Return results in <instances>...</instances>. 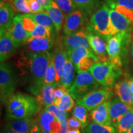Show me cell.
I'll return each instance as SVG.
<instances>
[{
  "label": "cell",
  "mask_w": 133,
  "mask_h": 133,
  "mask_svg": "<svg viewBox=\"0 0 133 133\" xmlns=\"http://www.w3.org/2000/svg\"><path fill=\"white\" fill-rule=\"evenodd\" d=\"M55 105L59 108L61 110L65 112H70L75 106L74 98L71 97L69 92L66 93L61 99H56Z\"/></svg>",
  "instance_id": "4dcf8cb0"
},
{
  "label": "cell",
  "mask_w": 133,
  "mask_h": 133,
  "mask_svg": "<svg viewBox=\"0 0 133 133\" xmlns=\"http://www.w3.org/2000/svg\"><path fill=\"white\" fill-rule=\"evenodd\" d=\"M109 14L112 24L117 33L131 31V29L133 28V24L125 16L110 8Z\"/></svg>",
  "instance_id": "d6986e66"
},
{
  "label": "cell",
  "mask_w": 133,
  "mask_h": 133,
  "mask_svg": "<svg viewBox=\"0 0 133 133\" xmlns=\"http://www.w3.org/2000/svg\"><path fill=\"white\" fill-rule=\"evenodd\" d=\"M41 133H49V132H46V131H45L43 130V129H41Z\"/></svg>",
  "instance_id": "db71d44e"
},
{
  "label": "cell",
  "mask_w": 133,
  "mask_h": 133,
  "mask_svg": "<svg viewBox=\"0 0 133 133\" xmlns=\"http://www.w3.org/2000/svg\"><path fill=\"white\" fill-rule=\"evenodd\" d=\"M17 84L16 75L9 64L2 62L0 65V99L5 103L14 93Z\"/></svg>",
  "instance_id": "52a82bcc"
},
{
  "label": "cell",
  "mask_w": 133,
  "mask_h": 133,
  "mask_svg": "<svg viewBox=\"0 0 133 133\" xmlns=\"http://www.w3.org/2000/svg\"><path fill=\"white\" fill-rule=\"evenodd\" d=\"M52 52L54 55V64L56 70V84L58 86L60 85V83L64 73L65 64L69 57H68L67 52L61 44L57 48H56Z\"/></svg>",
  "instance_id": "ac0fdd59"
},
{
  "label": "cell",
  "mask_w": 133,
  "mask_h": 133,
  "mask_svg": "<svg viewBox=\"0 0 133 133\" xmlns=\"http://www.w3.org/2000/svg\"><path fill=\"white\" fill-rule=\"evenodd\" d=\"M21 16L22 23L24 29L30 35L36 25L35 22L31 19L29 14H21Z\"/></svg>",
  "instance_id": "f35d334b"
},
{
  "label": "cell",
  "mask_w": 133,
  "mask_h": 133,
  "mask_svg": "<svg viewBox=\"0 0 133 133\" xmlns=\"http://www.w3.org/2000/svg\"><path fill=\"white\" fill-rule=\"evenodd\" d=\"M114 92L123 102L133 107V92L128 79L119 81L114 86Z\"/></svg>",
  "instance_id": "ffe728a7"
},
{
  "label": "cell",
  "mask_w": 133,
  "mask_h": 133,
  "mask_svg": "<svg viewBox=\"0 0 133 133\" xmlns=\"http://www.w3.org/2000/svg\"><path fill=\"white\" fill-rule=\"evenodd\" d=\"M1 1H5V2H7V3H11V2H12V0H1Z\"/></svg>",
  "instance_id": "816d5d0a"
},
{
  "label": "cell",
  "mask_w": 133,
  "mask_h": 133,
  "mask_svg": "<svg viewBox=\"0 0 133 133\" xmlns=\"http://www.w3.org/2000/svg\"><path fill=\"white\" fill-rule=\"evenodd\" d=\"M56 39L54 38L30 37L24 43V51L33 52H49L56 46Z\"/></svg>",
  "instance_id": "7c38bea8"
},
{
  "label": "cell",
  "mask_w": 133,
  "mask_h": 133,
  "mask_svg": "<svg viewBox=\"0 0 133 133\" xmlns=\"http://www.w3.org/2000/svg\"><path fill=\"white\" fill-rule=\"evenodd\" d=\"M107 6L110 8L115 10L118 12L120 13L123 14L124 16H125L129 21L133 24V11L128 9V8L124 7L123 6H120V5H118L115 4L113 3H107Z\"/></svg>",
  "instance_id": "8d00e7d4"
},
{
  "label": "cell",
  "mask_w": 133,
  "mask_h": 133,
  "mask_svg": "<svg viewBox=\"0 0 133 133\" xmlns=\"http://www.w3.org/2000/svg\"><path fill=\"white\" fill-rule=\"evenodd\" d=\"M68 126L69 129H83V124L77 118L74 116H71L67 119Z\"/></svg>",
  "instance_id": "60d3db41"
},
{
  "label": "cell",
  "mask_w": 133,
  "mask_h": 133,
  "mask_svg": "<svg viewBox=\"0 0 133 133\" xmlns=\"http://www.w3.org/2000/svg\"><path fill=\"white\" fill-rule=\"evenodd\" d=\"M49 52H33L24 51L17 61L16 66L26 85V90L35 97L40 92L43 86L49 63Z\"/></svg>",
  "instance_id": "6da1fadb"
},
{
  "label": "cell",
  "mask_w": 133,
  "mask_h": 133,
  "mask_svg": "<svg viewBox=\"0 0 133 133\" xmlns=\"http://www.w3.org/2000/svg\"><path fill=\"white\" fill-rule=\"evenodd\" d=\"M56 84H44L36 99L40 104L41 109L53 104L56 99L55 91L57 87Z\"/></svg>",
  "instance_id": "44dd1931"
},
{
  "label": "cell",
  "mask_w": 133,
  "mask_h": 133,
  "mask_svg": "<svg viewBox=\"0 0 133 133\" xmlns=\"http://www.w3.org/2000/svg\"><path fill=\"white\" fill-rule=\"evenodd\" d=\"M28 3L30 9L31 11V14H37V13L43 12L46 10L39 4L37 0H28Z\"/></svg>",
  "instance_id": "ab89813d"
},
{
  "label": "cell",
  "mask_w": 133,
  "mask_h": 133,
  "mask_svg": "<svg viewBox=\"0 0 133 133\" xmlns=\"http://www.w3.org/2000/svg\"><path fill=\"white\" fill-rule=\"evenodd\" d=\"M67 118L63 119V120L61 121V129L60 133H68L69 131V126H68L67 123Z\"/></svg>",
  "instance_id": "f6af8a7d"
},
{
  "label": "cell",
  "mask_w": 133,
  "mask_h": 133,
  "mask_svg": "<svg viewBox=\"0 0 133 133\" xmlns=\"http://www.w3.org/2000/svg\"><path fill=\"white\" fill-rule=\"evenodd\" d=\"M85 28L88 31L100 36L105 40L117 33L111 22L107 5H103L93 13Z\"/></svg>",
  "instance_id": "3957f363"
},
{
  "label": "cell",
  "mask_w": 133,
  "mask_h": 133,
  "mask_svg": "<svg viewBox=\"0 0 133 133\" xmlns=\"http://www.w3.org/2000/svg\"><path fill=\"white\" fill-rule=\"evenodd\" d=\"M83 133H116L115 128L112 125H102L96 123H91L82 129Z\"/></svg>",
  "instance_id": "83f0119b"
},
{
  "label": "cell",
  "mask_w": 133,
  "mask_h": 133,
  "mask_svg": "<svg viewBox=\"0 0 133 133\" xmlns=\"http://www.w3.org/2000/svg\"><path fill=\"white\" fill-rule=\"evenodd\" d=\"M14 10L9 3H0V30L6 29L12 24L14 19Z\"/></svg>",
  "instance_id": "7402d4cb"
},
{
  "label": "cell",
  "mask_w": 133,
  "mask_h": 133,
  "mask_svg": "<svg viewBox=\"0 0 133 133\" xmlns=\"http://www.w3.org/2000/svg\"><path fill=\"white\" fill-rule=\"evenodd\" d=\"M86 33L91 51L99 59L100 62L109 61L107 52V42L105 39L87 30Z\"/></svg>",
  "instance_id": "5bb4252c"
},
{
  "label": "cell",
  "mask_w": 133,
  "mask_h": 133,
  "mask_svg": "<svg viewBox=\"0 0 133 133\" xmlns=\"http://www.w3.org/2000/svg\"><path fill=\"white\" fill-rule=\"evenodd\" d=\"M110 101L103 103L91 111L89 115L93 122L102 125H112L110 116Z\"/></svg>",
  "instance_id": "e0dca14e"
},
{
  "label": "cell",
  "mask_w": 133,
  "mask_h": 133,
  "mask_svg": "<svg viewBox=\"0 0 133 133\" xmlns=\"http://www.w3.org/2000/svg\"><path fill=\"white\" fill-rule=\"evenodd\" d=\"M17 48L22 46L30 38V35L24 29L21 21V14L14 17L12 24L5 29Z\"/></svg>",
  "instance_id": "30bf717a"
},
{
  "label": "cell",
  "mask_w": 133,
  "mask_h": 133,
  "mask_svg": "<svg viewBox=\"0 0 133 133\" xmlns=\"http://www.w3.org/2000/svg\"><path fill=\"white\" fill-rule=\"evenodd\" d=\"M6 119L33 118L41 110L35 96L25 93H13L5 102Z\"/></svg>",
  "instance_id": "7a4b0ae2"
},
{
  "label": "cell",
  "mask_w": 133,
  "mask_h": 133,
  "mask_svg": "<svg viewBox=\"0 0 133 133\" xmlns=\"http://www.w3.org/2000/svg\"><path fill=\"white\" fill-rule=\"evenodd\" d=\"M133 126V108L121 118L115 127L116 133H128Z\"/></svg>",
  "instance_id": "4316f807"
},
{
  "label": "cell",
  "mask_w": 133,
  "mask_h": 133,
  "mask_svg": "<svg viewBox=\"0 0 133 133\" xmlns=\"http://www.w3.org/2000/svg\"><path fill=\"white\" fill-rule=\"evenodd\" d=\"M28 14L33 21L35 22L36 24L49 28L53 34L55 35H56V34H57V31H56L54 22H53L51 17L46 11L43 12L37 13V14Z\"/></svg>",
  "instance_id": "484cf974"
},
{
  "label": "cell",
  "mask_w": 133,
  "mask_h": 133,
  "mask_svg": "<svg viewBox=\"0 0 133 133\" xmlns=\"http://www.w3.org/2000/svg\"><path fill=\"white\" fill-rule=\"evenodd\" d=\"M67 92H69V89L65 86L62 85L57 86L55 91L56 99H61Z\"/></svg>",
  "instance_id": "7bdbcfd3"
},
{
  "label": "cell",
  "mask_w": 133,
  "mask_h": 133,
  "mask_svg": "<svg viewBox=\"0 0 133 133\" xmlns=\"http://www.w3.org/2000/svg\"><path fill=\"white\" fill-rule=\"evenodd\" d=\"M54 22L57 32L61 31L63 24H64L65 16L60 9L56 3L53 0L51 4L45 9Z\"/></svg>",
  "instance_id": "603a6c76"
},
{
  "label": "cell",
  "mask_w": 133,
  "mask_h": 133,
  "mask_svg": "<svg viewBox=\"0 0 133 133\" xmlns=\"http://www.w3.org/2000/svg\"><path fill=\"white\" fill-rule=\"evenodd\" d=\"M6 126L17 133H29L33 118L8 119Z\"/></svg>",
  "instance_id": "cb8c5ba5"
},
{
  "label": "cell",
  "mask_w": 133,
  "mask_h": 133,
  "mask_svg": "<svg viewBox=\"0 0 133 133\" xmlns=\"http://www.w3.org/2000/svg\"><path fill=\"white\" fill-rule=\"evenodd\" d=\"M131 41V31L119 32L106 39L109 60L113 64L121 68L123 60Z\"/></svg>",
  "instance_id": "277c9868"
},
{
  "label": "cell",
  "mask_w": 133,
  "mask_h": 133,
  "mask_svg": "<svg viewBox=\"0 0 133 133\" xmlns=\"http://www.w3.org/2000/svg\"><path fill=\"white\" fill-rule=\"evenodd\" d=\"M128 133H133V126L130 129H129L128 132Z\"/></svg>",
  "instance_id": "f5cc1de1"
},
{
  "label": "cell",
  "mask_w": 133,
  "mask_h": 133,
  "mask_svg": "<svg viewBox=\"0 0 133 133\" xmlns=\"http://www.w3.org/2000/svg\"><path fill=\"white\" fill-rule=\"evenodd\" d=\"M128 83L129 84V86H130V88L133 92V77H131L130 78L128 79Z\"/></svg>",
  "instance_id": "c3c4849f"
},
{
  "label": "cell",
  "mask_w": 133,
  "mask_h": 133,
  "mask_svg": "<svg viewBox=\"0 0 133 133\" xmlns=\"http://www.w3.org/2000/svg\"><path fill=\"white\" fill-rule=\"evenodd\" d=\"M114 92L111 88L101 87L97 90L92 91L81 99L76 100V105H82L88 111L93 110L103 103L110 101Z\"/></svg>",
  "instance_id": "ba28073f"
},
{
  "label": "cell",
  "mask_w": 133,
  "mask_h": 133,
  "mask_svg": "<svg viewBox=\"0 0 133 133\" xmlns=\"http://www.w3.org/2000/svg\"><path fill=\"white\" fill-rule=\"evenodd\" d=\"M89 71L100 84L108 88L114 86L116 79L121 75V68L109 61L96 62Z\"/></svg>",
  "instance_id": "5b68a950"
},
{
  "label": "cell",
  "mask_w": 133,
  "mask_h": 133,
  "mask_svg": "<svg viewBox=\"0 0 133 133\" xmlns=\"http://www.w3.org/2000/svg\"><path fill=\"white\" fill-rule=\"evenodd\" d=\"M66 52H67L68 57L74 64V66H75L79 62V61L83 57L94 54L90 49L85 48H76Z\"/></svg>",
  "instance_id": "f1b7e54d"
},
{
  "label": "cell",
  "mask_w": 133,
  "mask_h": 133,
  "mask_svg": "<svg viewBox=\"0 0 133 133\" xmlns=\"http://www.w3.org/2000/svg\"><path fill=\"white\" fill-rule=\"evenodd\" d=\"M107 3H113L115 4L123 6L133 11V0H106Z\"/></svg>",
  "instance_id": "b9f144b4"
},
{
  "label": "cell",
  "mask_w": 133,
  "mask_h": 133,
  "mask_svg": "<svg viewBox=\"0 0 133 133\" xmlns=\"http://www.w3.org/2000/svg\"><path fill=\"white\" fill-rule=\"evenodd\" d=\"M68 133H81L79 129H69Z\"/></svg>",
  "instance_id": "681fc988"
},
{
  "label": "cell",
  "mask_w": 133,
  "mask_h": 133,
  "mask_svg": "<svg viewBox=\"0 0 133 133\" xmlns=\"http://www.w3.org/2000/svg\"><path fill=\"white\" fill-rule=\"evenodd\" d=\"M17 48L5 29L0 30V61L4 62L16 52Z\"/></svg>",
  "instance_id": "2e32d148"
},
{
  "label": "cell",
  "mask_w": 133,
  "mask_h": 133,
  "mask_svg": "<svg viewBox=\"0 0 133 133\" xmlns=\"http://www.w3.org/2000/svg\"><path fill=\"white\" fill-rule=\"evenodd\" d=\"M99 84L89 71H83L78 74L69 92L74 99L78 100L97 90Z\"/></svg>",
  "instance_id": "8992f818"
},
{
  "label": "cell",
  "mask_w": 133,
  "mask_h": 133,
  "mask_svg": "<svg viewBox=\"0 0 133 133\" xmlns=\"http://www.w3.org/2000/svg\"><path fill=\"white\" fill-rule=\"evenodd\" d=\"M77 9L87 11L91 14L99 6V0H72Z\"/></svg>",
  "instance_id": "1f68e13d"
},
{
  "label": "cell",
  "mask_w": 133,
  "mask_h": 133,
  "mask_svg": "<svg viewBox=\"0 0 133 133\" xmlns=\"http://www.w3.org/2000/svg\"><path fill=\"white\" fill-rule=\"evenodd\" d=\"M36 120L41 129L49 133H60L61 121L44 109H41L38 113Z\"/></svg>",
  "instance_id": "4fadbf2b"
},
{
  "label": "cell",
  "mask_w": 133,
  "mask_h": 133,
  "mask_svg": "<svg viewBox=\"0 0 133 133\" xmlns=\"http://www.w3.org/2000/svg\"><path fill=\"white\" fill-rule=\"evenodd\" d=\"M87 109L82 105H76L73 110V116L75 117L83 124V129L89 124V114Z\"/></svg>",
  "instance_id": "d6a6232c"
},
{
  "label": "cell",
  "mask_w": 133,
  "mask_h": 133,
  "mask_svg": "<svg viewBox=\"0 0 133 133\" xmlns=\"http://www.w3.org/2000/svg\"><path fill=\"white\" fill-rule=\"evenodd\" d=\"M89 15L87 11L79 9H76L67 15L65 17L63 30L65 35H70L80 30L83 25L85 24Z\"/></svg>",
  "instance_id": "9c48e42d"
},
{
  "label": "cell",
  "mask_w": 133,
  "mask_h": 133,
  "mask_svg": "<svg viewBox=\"0 0 133 133\" xmlns=\"http://www.w3.org/2000/svg\"><path fill=\"white\" fill-rule=\"evenodd\" d=\"M75 71L74 64L69 58H68L65 64L64 73L61 78L60 85L65 86L69 89L75 79Z\"/></svg>",
  "instance_id": "d4e9b609"
},
{
  "label": "cell",
  "mask_w": 133,
  "mask_h": 133,
  "mask_svg": "<svg viewBox=\"0 0 133 133\" xmlns=\"http://www.w3.org/2000/svg\"><path fill=\"white\" fill-rule=\"evenodd\" d=\"M61 44L66 52L78 48H85L91 49L86 29L84 30H80L70 35L65 36Z\"/></svg>",
  "instance_id": "8fae6325"
},
{
  "label": "cell",
  "mask_w": 133,
  "mask_h": 133,
  "mask_svg": "<svg viewBox=\"0 0 133 133\" xmlns=\"http://www.w3.org/2000/svg\"><path fill=\"white\" fill-rule=\"evenodd\" d=\"M10 4L14 10V12L24 14H31L28 0H12Z\"/></svg>",
  "instance_id": "e575fe53"
},
{
  "label": "cell",
  "mask_w": 133,
  "mask_h": 133,
  "mask_svg": "<svg viewBox=\"0 0 133 133\" xmlns=\"http://www.w3.org/2000/svg\"><path fill=\"white\" fill-rule=\"evenodd\" d=\"M1 133H17V132L12 130V129H10L8 126L5 125L4 127H3V130L1 131Z\"/></svg>",
  "instance_id": "7dc6e473"
},
{
  "label": "cell",
  "mask_w": 133,
  "mask_h": 133,
  "mask_svg": "<svg viewBox=\"0 0 133 133\" xmlns=\"http://www.w3.org/2000/svg\"><path fill=\"white\" fill-rule=\"evenodd\" d=\"M132 108L128 104L123 102L118 97L111 100L110 104V116L112 125L115 128L124 115Z\"/></svg>",
  "instance_id": "9a60e30c"
},
{
  "label": "cell",
  "mask_w": 133,
  "mask_h": 133,
  "mask_svg": "<svg viewBox=\"0 0 133 133\" xmlns=\"http://www.w3.org/2000/svg\"><path fill=\"white\" fill-rule=\"evenodd\" d=\"M37 1L39 3V4L44 9H46V8H48L49 6H50V5L51 4L53 0H37Z\"/></svg>",
  "instance_id": "bcb514c9"
},
{
  "label": "cell",
  "mask_w": 133,
  "mask_h": 133,
  "mask_svg": "<svg viewBox=\"0 0 133 133\" xmlns=\"http://www.w3.org/2000/svg\"><path fill=\"white\" fill-rule=\"evenodd\" d=\"M31 37L33 38H55L56 35L52 33L49 28L36 24V25L30 34Z\"/></svg>",
  "instance_id": "836d02e7"
},
{
  "label": "cell",
  "mask_w": 133,
  "mask_h": 133,
  "mask_svg": "<svg viewBox=\"0 0 133 133\" xmlns=\"http://www.w3.org/2000/svg\"><path fill=\"white\" fill-rule=\"evenodd\" d=\"M44 109H45L46 110H47L48 112L51 113V114L53 115H54L56 118H57V119H59L60 121L63 120V119H64L67 118L68 117L67 112L61 110L59 109V108L54 104L49 105H48L46 107L44 108Z\"/></svg>",
  "instance_id": "74e56055"
},
{
  "label": "cell",
  "mask_w": 133,
  "mask_h": 133,
  "mask_svg": "<svg viewBox=\"0 0 133 133\" xmlns=\"http://www.w3.org/2000/svg\"><path fill=\"white\" fill-rule=\"evenodd\" d=\"M29 133H41V128L36 119H33Z\"/></svg>",
  "instance_id": "ee69618b"
},
{
  "label": "cell",
  "mask_w": 133,
  "mask_h": 133,
  "mask_svg": "<svg viewBox=\"0 0 133 133\" xmlns=\"http://www.w3.org/2000/svg\"><path fill=\"white\" fill-rule=\"evenodd\" d=\"M56 70L55 67L54 55L52 52H49V63L44 78V84H56Z\"/></svg>",
  "instance_id": "f546056e"
},
{
  "label": "cell",
  "mask_w": 133,
  "mask_h": 133,
  "mask_svg": "<svg viewBox=\"0 0 133 133\" xmlns=\"http://www.w3.org/2000/svg\"><path fill=\"white\" fill-rule=\"evenodd\" d=\"M65 17L77 9L72 0H54Z\"/></svg>",
  "instance_id": "d590c367"
},
{
  "label": "cell",
  "mask_w": 133,
  "mask_h": 133,
  "mask_svg": "<svg viewBox=\"0 0 133 133\" xmlns=\"http://www.w3.org/2000/svg\"><path fill=\"white\" fill-rule=\"evenodd\" d=\"M131 56H132V59H133V41H132V45H131Z\"/></svg>",
  "instance_id": "f907efd6"
}]
</instances>
